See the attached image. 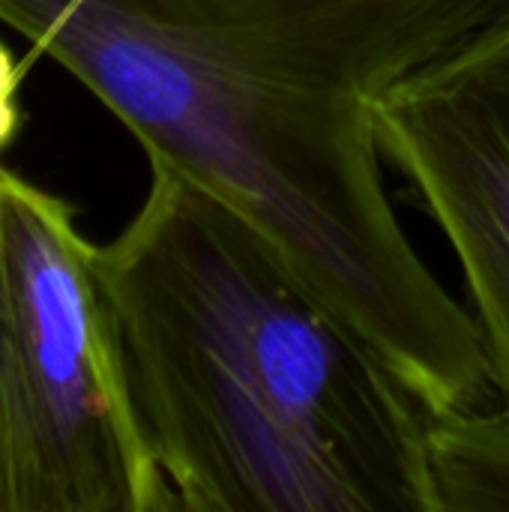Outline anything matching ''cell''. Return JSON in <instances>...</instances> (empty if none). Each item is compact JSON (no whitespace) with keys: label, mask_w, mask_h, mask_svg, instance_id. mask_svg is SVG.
Listing matches in <instances>:
<instances>
[{"label":"cell","mask_w":509,"mask_h":512,"mask_svg":"<svg viewBox=\"0 0 509 512\" xmlns=\"http://www.w3.org/2000/svg\"><path fill=\"white\" fill-rule=\"evenodd\" d=\"M509 18V0H0L144 147L255 222L420 408H483V339L417 255L372 102Z\"/></svg>","instance_id":"cell-1"},{"label":"cell","mask_w":509,"mask_h":512,"mask_svg":"<svg viewBox=\"0 0 509 512\" xmlns=\"http://www.w3.org/2000/svg\"><path fill=\"white\" fill-rule=\"evenodd\" d=\"M372 126L462 264L509 411V18L393 81Z\"/></svg>","instance_id":"cell-4"},{"label":"cell","mask_w":509,"mask_h":512,"mask_svg":"<svg viewBox=\"0 0 509 512\" xmlns=\"http://www.w3.org/2000/svg\"><path fill=\"white\" fill-rule=\"evenodd\" d=\"M432 512L509 510V411L483 408L426 420Z\"/></svg>","instance_id":"cell-5"},{"label":"cell","mask_w":509,"mask_h":512,"mask_svg":"<svg viewBox=\"0 0 509 512\" xmlns=\"http://www.w3.org/2000/svg\"><path fill=\"white\" fill-rule=\"evenodd\" d=\"M96 267L138 423L189 512H432L429 414L243 213L153 168Z\"/></svg>","instance_id":"cell-2"},{"label":"cell","mask_w":509,"mask_h":512,"mask_svg":"<svg viewBox=\"0 0 509 512\" xmlns=\"http://www.w3.org/2000/svg\"><path fill=\"white\" fill-rule=\"evenodd\" d=\"M21 129V105H18V66L12 51L0 42V150Z\"/></svg>","instance_id":"cell-6"},{"label":"cell","mask_w":509,"mask_h":512,"mask_svg":"<svg viewBox=\"0 0 509 512\" xmlns=\"http://www.w3.org/2000/svg\"><path fill=\"white\" fill-rule=\"evenodd\" d=\"M171 510L96 246L63 198L0 165V512Z\"/></svg>","instance_id":"cell-3"}]
</instances>
